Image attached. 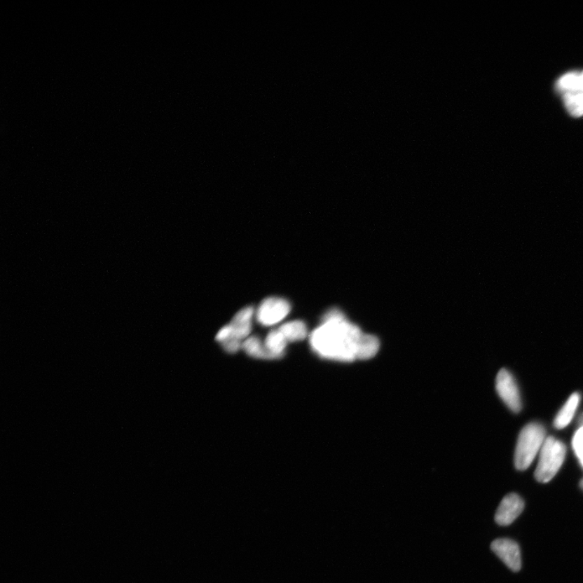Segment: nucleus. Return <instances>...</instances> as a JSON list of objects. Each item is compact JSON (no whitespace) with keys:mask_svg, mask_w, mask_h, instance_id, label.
Returning <instances> with one entry per match:
<instances>
[{"mask_svg":"<svg viewBox=\"0 0 583 583\" xmlns=\"http://www.w3.org/2000/svg\"><path fill=\"white\" fill-rule=\"evenodd\" d=\"M545 430L542 425L530 423L520 432L514 452V465L519 471L528 469L544 444Z\"/></svg>","mask_w":583,"mask_h":583,"instance_id":"obj_2","label":"nucleus"},{"mask_svg":"<svg viewBox=\"0 0 583 583\" xmlns=\"http://www.w3.org/2000/svg\"><path fill=\"white\" fill-rule=\"evenodd\" d=\"M242 348L247 355L263 360H270L268 353L265 348L263 343L257 336L247 338L242 343Z\"/></svg>","mask_w":583,"mask_h":583,"instance_id":"obj_12","label":"nucleus"},{"mask_svg":"<svg viewBox=\"0 0 583 583\" xmlns=\"http://www.w3.org/2000/svg\"><path fill=\"white\" fill-rule=\"evenodd\" d=\"M579 424L580 427L583 426V414L581 416V418L579 419Z\"/></svg>","mask_w":583,"mask_h":583,"instance_id":"obj_16","label":"nucleus"},{"mask_svg":"<svg viewBox=\"0 0 583 583\" xmlns=\"http://www.w3.org/2000/svg\"><path fill=\"white\" fill-rule=\"evenodd\" d=\"M290 311L291 304L287 299L270 296L260 303L255 317L259 324L270 327L282 322Z\"/></svg>","mask_w":583,"mask_h":583,"instance_id":"obj_4","label":"nucleus"},{"mask_svg":"<svg viewBox=\"0 0 583 583\" xmlns=\"http://www.w3.org/2000/svg\"><path fill=\"white\" fill-rule=\"evenodd\" d=\"M581 400V395L579 393L572 394L566 401L563 407L559 411L554 419L556 429L562 430L568 426L576 413Z\"/></svg>","mask_w":583,"mask_h":583,"instance_id":"obj_9","label":"nucleus"},{"mask_svg":"<svg viewBox=\"0 0 583 583\" xmlns=\"http://www.w3.org/2000/svg\"><path fill=\"white\" fill-rule=\"evenodd\" d=\"M278 329L282 333L288 342L303 341L306 339L307 335H308V329H307L306 324L301 320L285 322Z\"/></svg>","mask_w":583,"mask_h":583,"instance_id":"obj_11","label":"nucleus"},{"mask_svg":"<svg viewBox=\"0 0 583 583\" xmlns=\"http://www.w3.org/2000/svg\"><path fill=\"white\" fill-rule=\"evenodd\" d=\"M580 487H581V488H582V491H583V479H582V481H581V482H580Z\"/></svg>","mask_w":583,"mask_h":583,"instance_id":"obj_18","label":"nucleus"},{"mask_svg":"<svg viewBox=\"0 0 583 583\" xmlns=\"http://www.w3.org/2000/svg\"><path fill=\"white\" fill-rule=\"evenodd\" d=\"M558 87L562 93L583 90L581 73H567L558 81Z\"/></svg>","mask_w":583,"mask_h":583,"instance_id":"obj_14","label":"nucleus"},{"mask_svg":"<svg viewBox=\"0 0 583 583\" xmlns=\"http://www.w3.org/2000/svg\"><path fill=\"white\" fill-rule=\"evenodd\" d=\"M566 447L554 437H547L540 452L539 462L535 472L536 481L548 483L553 480L565 461Z\"/></svg>","mask_w":583,"mask_h":583,"instance_id":"obj_3","label":"nucleus"},{"mask_svg":"<svg viewBox=\"0 0 583 583\" xmlns=\"http://www.w3.org/2000/svg\"><path fill=\"white\" fill-rule=\"evenodd\" d=\"M567 109L574 117L583 116V90L563 93Z\"/></svg>","mask_w":583,"mask_h":583,"instance_id":"obj_13","label":"nucleus"},{"mask_svg":"<svg viewBox=\"0 0 583 583\" xmlns=\"http://www.w3.org/2000/svg\"><path fill=\"white\" fill-rule=\"evenodd\" d=\"M491 549L509 570L514 572L521 570V553H520L519 544L514 540L509 539L494 540L491 544Z\"/></svg>","mask_w":583,"mask_h":583,"instance_id":"obj_6","label":"nucleus"},{"mask_svg":"<svg viewBox=\"0 0 583 583\" xmlns=\"http://www.w3.org/2000/svg\"><path fill=\"white\" fill-rule=\"evenodd\" d=\"M496 390L500 398L513 413L521 411L522 400L517 383L507 369H501L498 373Z\"/></svg>","mask_w":583,"mask_h":583,"instance_id":"obj_5","label":"nucleus"},{"mask_svg":"<svg viewBox=\"0 0 583 583\" xmlns=\"http://www.w3.org/2000/svg\"><path fill=\"white\" fill-rule=\"evenodd\" d=\"M360 328L346 320L337 309L328 311L321 324L312 331V350L327 360L351 362L360 360L364 337Z\"/></svg>","mask_w":583,"mask_h":583,"instance_id":"obj_1","label":"nucleus"},{"mask_svg":"<svg viewBox=\"0 0 583 583\" xmlns=\"http://www.w3.org/2000/svg\"><path fill=\"white\" fill-rule=\"evenodd\" d=\"M579 462L581 463L582 467H583V460H580Z\"/></svg>","mask_w":583,"mask_h":583,"instance_id":"obj_19","label":"nucleus"},{"mask_svg":"<svg viewBox=\"0 0 583 583\" xmlns=\"http://www.w3.org/2000/svg\"><path fill=\"white\" fill-rule=\"evenodd\" d=\"M524 509L523 499L516 493H509L502 499L497 509L495 521L498 525L512 524Z\"/></svg>","mask_w":583,"mask_h":583,"instance_id":"obj_7","label":"nucleus"},{"mask_svg":"<svg viewBox=\"0 0 583 583\" xmlns=\"http://www.w3.org/2000/svg\"><path fill=\"white\" fill-rule=\"evenodd\" d=\"M581 79H582V90H583V71L581 72Z\"/></svg>","mask_w":583,"mask_h":583,"instance_id":"obj_17","label":"nucleus"},{"mask_svg":"<svg viewBox=\"0 0 583 583\" xmlns=\"http://www.w3.org/2000/svg\"><path fill=\"white\" fill-rule=\"evenodd\" d=\"M288 341L279 329L273 330L268 335L263 343L270 360L279 359L284 355Z\"/></svg>","mask_w":583,"mask_h":583,"instance_id":"obj_10","label":"nucleus"},{"mask_svg":"<svg viewBox=\"0 0 583 583\" xmlns=\"http://www.w3.org/2000/svg\"><path fill=\"white\" fill-rule=\"evenodd\" d=\"M572 448L579 460H583V426L576 432L572 439Z\"/></svg>","mask_w":583,"mask_h":583,"instance_id":"obj_15","label":"nucleus"},{"mask_svg":"<svg viewBox=\"0 0 583 583\" xmlns=\"http://www.w3.org/2000/svg\"><path fill=\"white\" fill-rule=\"evenodd\" d=\"M255 314L252 306L245 307L234 315L231 322V338L228 341H238L243 343L249 338L252 329V321Z\"/></svg>","mask_w":583,"mask_h":583,"instance_id":"obj_8","label":"nucleus"}]
</instances>
